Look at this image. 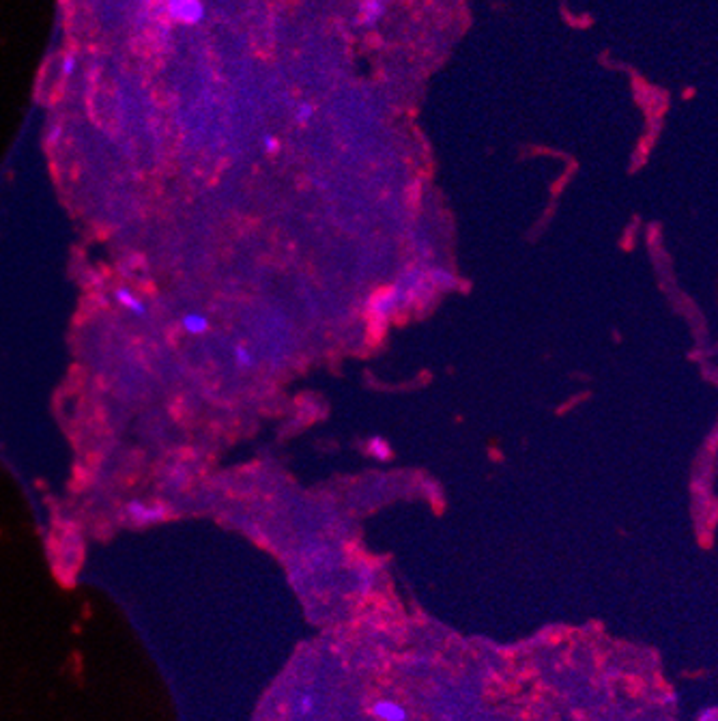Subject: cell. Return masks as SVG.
I'll list each match as a JSON object with an SVG mask.
<instances>
[{
    "label": "cell",
    "mask_w": 718,
    "mask_h": 721,
    "mask_svg": "<svg viewBox=\"0 0 718 721\" xmlns=\"http://www.w3.org/2000/svg\"><path fill=\"white\" fill-rule=\"evenodd\" d=\"M181 327L189 336H202L209 332V319L202 313H187L181 319Z\"/></svg>",
    "instance_id": "3957f363"
},
{
    "label": "cell",
    "mask_w": 718,
    "mask_h": 721,
    "mask_svg": "<svg viewBox=\"0 0 718 721\" xmlns=\"http://www.w3.org/2000/svg\"><path fill=\"white\" fill-rule=\"evenodd\" d=\"M312 704H314V700H312V695H304L301 700H299V713L301 715H308V713H312Z\"/></svg>",
    "instance_id": "30bf717a"
},
{
    "label": "cell",
    "mask_w": 718,
    "mask_h": 721,
    "mask_svg": "<svg viewBox=\"0 0 718 721\" xmlns=\"http://www.w3.org/2000/svg\"><path fill=\"white\" fill-rule=\"evenodd\" d=\"M263 149H265V153H269V155L278 153V149H280V142H278V138H276V136H271V134H267V136L263 138Z\"/></svg>",
    "instance_id": "9c48e42d"
},
{
    "label": "cell",
    "mask_w": 718,
    "mask_h": 721,
    "mask_svg": "<svg viewBox=\"0 0 718 721\" xmlns=\"http://www.w3.org/2000/svg\"><path fill=\"white\" fill-rule=\"evenodd\" d=\"M76 65H78V58L73 54H67L65 58L60 60V71L62 76H71L76 71Z\"/></svg>",
    "instance_id": "ba28073f"
},
{
    "label": "cell",
    "mask_w": 718,
    "mask_h": 721,
    "mask_svg": "<svg viewBox=\"0 0 718 721\" xmlns=\"http://www.w3.org/2000/svg\"><path fill=\"white\" fill-rule=\"evenodd\" d=\"M312 116H314V106L310 104V101H301V104H297V108H295V121H297L299 125L310 123Z\"/></svg>",
    "instance_id": "52a82bcc"
},
{
    "label": "cell",
    "mask_w": 718,
    "mask_h": 721,
    "mask_svg": "<svg viewBox=\"0 0 718 721\" xmlns=\"http://www.w3.org/2000/svg\"><path fill=\"white\" fill-rule=\"evenodd\" d=\"M372 715L378 717L381 721H407V711L403 704L392 702V700H378V702L372 706Z\"/></svg>",
    "instance_id": "7a4b0ae2"
},
{
    "label": "cell",
    "mask_w": 718,
    "mask_h": 721,
    "mask_svg": "<svg viewBox=\"0 0 718 721\" xmlns=\"http://www.w3.org/2000/svg\"><path fill=\"white\" fill-rule=\"evenodd\" d=\"M385 11H387L385 0H364L362 3V24L372 26L376 22H381Z\"/></svg>",
    "instance_id": "277c9868"
},
{
    "label": "cell",
    "mask_w": 718,
    "mask_h": 721,
    "mask_svg": "<svg viewBox=\"0 0 718 721\" xmlns=\"http://www.w3.org/2000/svg\"><path fill=\"white\" fill-rule=\"evenodd\" d=\"M114 297H116V302H119L123 308H128L130 313H136V315H144V313H146V308H144V304L140 302V297H136V293H132L130 288H116Z\"/></svg>",
    "instance_id": "5b68a950"
},
{
    "label": "cell",
    "mask_w": 718,
    "mask_h": 721,
    "mask_svg": "<svg viewBox=\"0 0 718 721\" xmlns=\"http://www.w3.org/2000/svg\"><path fill=\"white\" fill-rule=\"evenodd\" d=\"M168 15L185 26H196L204 17L202 0H168Z\"/></svg>",
    "instance_id": "6da1fadb"
},
{
    "label": "cell",
    "mask_w": 718,
    "mask_h": 721,
    "mask_svg": "<svg viewBox=\"0 0 718 721\" xmlns=\"http://www.w3.org/2000/svg\"><path fill=\"white\" fill-rule=\"evenodd\" d=\"M232 354H235L237 366H241V368H252V366H254V356H252V351L245 345H235Z\"/></svg>",
    "instance_id": "8992f818"
}]
</instances>
